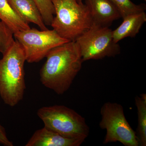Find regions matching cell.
<instances>
[{"instance_id":"1","label":"cell","mask_w":146,"mask_h":146,"mask_svg":"<svg viewBox=\"0 0 146 146\" xmlns=\"http://www.w3.org/2000/svg\"><path fill=\"white\" fill-rule=\"evenodd\" d=\"M40 73V80L45 87L58 95L68 91L81 70L84 62L75 41H70L52 49Z\"/></svg>"},{"instance_id":"2","label":"cell","mask_w":146,"mask_h":146,"mask_svg":"<svg viewBox=\"0 0 146 146\" xmlns=\"http://www.w3.org/2000/svg\"><path fill=\"white\" fill-rule=\"evenodd\" d=\"M26 61L25 52L16 40L0 59V96L11 107H14L23 99Z\"/></svg>"},{"instance_id":"3","label":"cell","mask_w":146,"mask_h":146,"mask_svg":"<svg viewBox=\"0 0 146 146\" xmlns=\"http://www.w3.org/2000/svg\"><path fill=\"white\" fill-rule=\"evenodd\" d=\"M55 11L51 25L62 38L76 39L93 25L90 11L84 4L76 0H52Z\"/></svg>"},{"instance_id":"4","label":"cell","mask_w":146,"mask_h":146,"mask_svg":"<svg viewBox=\"0 0 146 146\" xmlns=\"http://www.w3.org/2000/svg\"><path fill=\"white\" fill-rule=\"evenodd\" d=\"M37 115L45 127L63 137L84 142L90 128L85 118L74 110L64 105L39 108Z\"/></svg>"},{"instance_id":"5","label":"cell","mask_w":146,"mask_h":146,"mask_svg":"<svg viewBox=\"0 0 146 146\" xmlns=\"http://www.w3.org/2000/svg\"><path fill=\"white\" fill-rule=\"evenodd\" d=\"M100 128L106 130L103 143L120 142L125 146H139L136 131L126 119L123 108L117 102H106L101 108Z\"/></svg>"},{"instance_id":"6","label":"cell","mask_w":146,"mask_h":146,"mask_svg":"<svg viewBox=\"0 0 146 146\" xmlns=\"http://www.w3.org/2000/svg\"><path fill=\"white\" fill-rule=\"evenodd\" d=\"M112 29L93 24L91 27L75 40L84 62L115 57L119 54L121 48L112 37Z\"/></svg>"},{"instance_id":"7","label":"cell","mask_w":146,"mask_h":146,"mask_svg":"<svg viewBox=\"0 0 146 146\" xmlns=\"http://www.w3.org/2000/svg\"><path fill=\"white\" fill-rule=\"evenodd\" d=\"M13 36L23 48L29 63L39 62L52 49L70 42L54 29L39 31L30 28L17 32Z\"/></svg>"},{"instance_id":"8","label":"cell","mask_w":146,"mask_h":146,"mask_svg":"<svg viewBox=\"0 0 146 146\" xmlns=\"http://www.w3.org/2000/svg\"><path fill=\"white\" fill-rule=\"evenodd\" d=\"M93 24L109 27L114 21L121 18L115 6L110 0H84Z\"/></svg>"},{"instance_id":"9","label":"cell","mask_w":146,"mask_h":146,"mask_svg":"<svg viewBox=\"0 0 146 146\" xmlns=\"http://www.w3.org/2000/svg\"><path fill=\"white\" fill-rule=\"evenodd\" d=\"M83 142L66 138L45 127L36 131L26 146H80Z\"/></svg>"},{"instance_id":"10","label":"cell","mask_w":146,"mask_h":146,"mask_svg":"<svg viewBox=\"0 0 146 146\" xmlns=\"http://www.w3.org/2000/svg\"><path fill=\"white\" fill-rule=\"evenodd\" d=\"M13 11L28 23L37 25L42 30L48 29L34 0H7Z\"/></svg>"},{"instance_id":"11","label":"cell","mask_w":146,"mask_h":146,"mask_svg":"<svg viewBox=\"0 0 146 146\" xmlns=\"http://www.w3.org/2000/svg\"><path fill=\"white\" fill-rule=\"evenodd\" d=\"M146 21L145 11L129 15L123 19L121 24L112 31L113 40L116 43L126 37H134L138 34Z\"/></svg>"},{"instance_id":"12","label":"cell","mask_w":146,"mask_h":146,"mask_svg":"<svg viewBox=\"0 0 146 146\" xmlns=\"http://www.w3.org/2000/svg\"><path fill=\"white\" fill-rule=\"evenodd\" d=\"M0 19L9 27L13 34L18 31L31 28L29 23L13 11L7 0H0Z\"/></svg>"},{"instance_id":"13","label":"cell","mask_w":146,"mask_h":146,"mask_svg":"<svg viewBox=\"0 0 146 146\" xmlns=\"http://www.w3.org/2000/svg\"><path fill=\"white\" fill-rule=\"evenodd\" d=\"M135 105L138 115V127L136 131L139 146H146V95L135 97Z\"/></svg>"},{"instance_id":"14","label":"cell","mask_w":146,"mask_h":146,"mask_svg":"<svg viewBox=\"0 0 146 146\" xmlns=\"http://www.w3.org/2000/svg\"><path fill=\"white\" fill-rule=\"evenodd\" d=\"M110 1L115 6L123 19L129 15L145 11L146 9L145 4H136L130 0Z\"/></svg>"},{"instance_id":"15","label":"cell","mask_w":146,"mask_h":146,"mask_svg":"<svg viewBox=\"0 0 146 146\" xmlns=\"http://www.w3.org/2000/svg\"><path fill=\"white\" fill-rule=\"evenodd\" d=\"M13 33L5 23L0 19V52L3 55L13 44Z\"/></svg>"},{"instance_id":"16","label":"cell","mask_w":146,"mask_h":146,"mask_svg":"<svg viewBox=\"0 0 146 146\" xmlns=\"http://www.w3.org/2000/svg\"><path fill=\"white\" fill-rule=\"evenodd\" d=\"M38 7L46 25L50 26L55 11L52 0H34Z\"/></svg>"},{"instance_id":"17","label":"cell","mask_w":146,"mask_h":146,"mask_svg":"<svg viewBox=\"0 0 146 146\" xmlns=\"http://www.w3.org/2000/svg\"><path fill=\"white\" fill-rule=\"evenodd\" d=\"M0 144L5 146H13V143L9 140L5 128L0 124Z\"/></svg>"},{"instance_id":"18","label":"cell","mask_w":146,"mask_h":146,"mask_svg":"<svg viewBox=\"0 0 146 146\" xmlns=\"http://www.w3.org/2000/svg\"><path fill=\"white\" fill-rule=\"evenodd\" d=\"M77 2L79 3L80 4H82L83 3H82V0H76Z\"/></svg>"},{"instance_id":"19","label":"cell","mask_w":146,"mask_h":146,"mask_svg":"<svg viewBox=\"0 0 146 146\" xmlns=\"http://www.w3.org/2000/svg\"><path fill=\"white\" fill-rule=\"evenodd\" d=\"M144 1H146V0H144Z\"/></svg>"}]
</instances>
